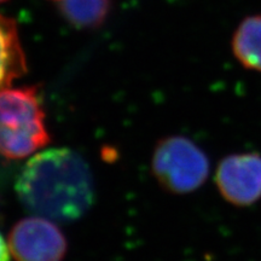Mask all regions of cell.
I'll list each match as a JSON object with an SVG mask.
<instances>
[{
	"label": "cell",
	"instance_id": "obj_10",
	"mask_svg": "<svg viewBox=\"0 0 261 261\" xmlns=\"http://www.w3.org/2000/svg\"><path fill=\"white\" fill-rule=\"evenodd\" d=\"M5 2H8V0H0V4H3V3H5Z\"/></svg>",
	"mask_w": 261,
	"mask_h": 261
},
{
	"label": "cell",
	"instance_id": "obj_2",
	"mask_svg": "<svg viewBox=\"0 0 261 261\" xmlns=\"http://www.w3.org/2000/svg\"><path fill=\"white\" fill-rule=\"evenodd\" d=\"M37 87L0 90V154L8 159L32 155L50 142Z\"/></svg>",
	"mask_w": 261,
	"mask_h": 261
},
{
	"label": "cell",
	"instance_id": "obj_6",
	"mask_svg": "<svg viewBox=\"0 0 261 261\" xmlns=\"http://www.w3.org/2000/svg\"><path fill=\"white\" fill-rule=\"evenodd\" d=\"M27 71V62L18 28L12 18L0 14V90L10 85Z\"/></svg>",
	"mask_w": 261,
	"mask_h": 261
},
{
	"label": "cell",
	"instance_id": "obj_11",
	"mask_svg": "<svg viewBox=\"0 0 261 261\" xmlns=\"http://www.w3.org/2000/svg\"><path fill=\"white\" fill-rule=\"evenodd\" d=\"M54 2H58V3H60V2H61V0H54Z\"/></svg>",
	"mask_w": 261,
	"mask_h": 261
},
{
	"label": "cell",
	"instance_id": "obj_1",
	"mask_svg": "<svg viewBox=\"0 0 261 261\" xmlns=\"http://www.w3.org/2000/svg\"><path fill=\"white\" fill-rule=\"evenodd\" d=\"M16 194L25 210L57 221H74L94 201L92 173L73 150L54 148L34 155L19 173Z\"/></svg>",
	"mask_w": 261,
	"mask_h": 261
},
{
	"label": "cell",
	"instance_id": "obj_7",
	"mask_svg": "<svg viewBox=\"0 0 261 261\" xmlns=\"http://www.w3.org/2000/svg\"><path fill=\"white\" fill-rule=\"evenodd\" d=\"M232 51L241 64L261 71V15L241 22L233 34Z\"/></svg>",
	"mask_w": 261,
	"mask_h": 261
},
{
	"label": "cell",
	"instance_id": "obj_4",
	"mask_svg": "<svg viewBox=\"0 0 261 261\" xmlns=\"http://www.w3.org/2000/svg\"><path fill=\"white\" fill-rule=\"evenodd\" d=\"M9 249L16 261H62L67 253V240L47 218L31 217L12 227Z\"/></svg>",
	"mask_w": 261,
	"mask_h": 261
},
{
	"label": "cell",
	"instance_id": "obj_3",
	"mask_svg": "<svg viewBox=\"0 0 261 261\" xmlns=\"http://www.w3.org/2000/svg\"><path fill=\"white\" fill-rule=\"evenodd\" d=\"M152 171L166 190L188 194L205 181L210 162L204 152L184 137L162 139L152 156Z\"/></svg>",
	"mask_w": 261,
	"mask_h": 261
},
{
	"label": "cell",
	"instance_id": "obj_5",
	"mask_svg": "<svg viewBox=\"0 0 261 261\" xmlns=\"http://www.w3.org/2000/svg\"><path fill=\"white\" fill-rule=\"evenodd\" d=\"M221 195L233 204H250L261 197V158L253 154L224 159L217 169Z\"/></svg>",
	"mask_w": 261,
	"mask_h": 261
},
{
	"label": "cell",
	"instance_id": "obj_9",
	"mask_svg": "<svg viewBox=\"0 0 261 261\" xmlns=\"http://www.w3.org/2000/svg\"><path fill=\"white\" fill-rule=\"evenodd\" d=\"M0 261H9V247L0 233Z\"/></svg>",
	"mask_w": 261,
	"mask_h": 261
},
{
	"label": "cell",
	"instance_id": "obj_8",
	"mask_svg": "<svg viewBox=\"0 0 261 261\" xmlns=\"http://www.w3.org/2000/svg\"><path fill=\"white\" fill-rule=\"evenodd\" d=\"M112 0H61L60 10L69 23L79 28H94L106 21Z\"/></svg>",
	"mask_w": 261,
	"mask_h": 261
}]
</instances>
